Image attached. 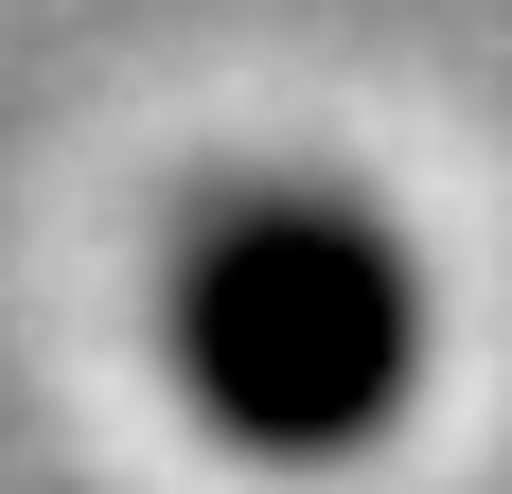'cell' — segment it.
Instances as JSON below:
<instances>
[{
	"mask_svg": "<svg viewBox=\"0 0 512 494\" xmlns=\"http://www.w3.org/2000/svg\"><path fill=\"white\" fill-rule=\"evenodd\" d=\"M195 353L248 424H354L389 389V353H407V283L336 212H248L195 283Z\"/></svg>",
	"mask_w": 512,
	"mask_h": 494,
	"instance_id": "obj_1",
	"label": "cell"
}]
</instances>
